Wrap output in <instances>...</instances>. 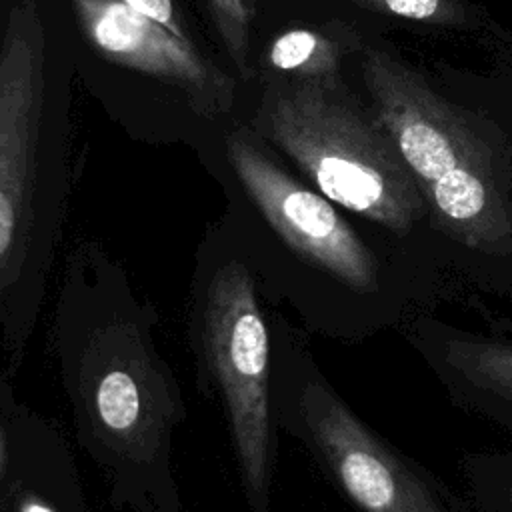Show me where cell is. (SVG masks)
<instances>
[{
	"label": "cell",
	"instance_id": "1",
	"mask_svg": "<svg viewBox=\"0 0 512 512\" xmlns=\"http://www.w3.org/2000/svg\"><path fill=\"white\" fill-rule=\"evenodd\" d=\"M230 166L306 274L312 314L328 332L364 340L428 312L446 272L386 234L366 236L318 190L302 184L246 134L226 142Z\"/></svg>",
	"mask_w": 512,
	"mask_h": 512
},
{
	"label": "cell",
	"instance_id": "2",
	"mask_svg": "<svg viewBox=\"0 0 512 512\" xmlns=\"http://www.w3.org/2000/svg\"><path fill=\"white\" fill-rule=\"evenodd\" d=\"M254 124L314 190L440 266L416 178L374 112L362 108L338 78L276 88Z\"/></svg>",
	"mask_w": 512,
	"mask_h": 512
},
{
	"label": "cell",
	"instance_id": "3",
	"mask_svg": "<svg viewBox=\"0 0 512 512\" xmlns=\"http://www.w3.org/2000/svg\"><path fill=\"white\" fill-rule=\"evenodd\" d=\"M292 420L322 470L360 512H472L432 470L364 422L302 358L290 386Z\"/></svg>",
	"mask_w": 512,
	"mask_h": 512
},
{
	"label": "cell",
	"instance_id": "4",
	"mask_svg": "<svg viewBox=\"0 0 512 512\" xmlns=\"http://www.w3.org/2000/svg\"><path fill=\"white\" fill-rule=\"evenodd\" d=\"M204 352L220 388L242 484L266 512L272 472L270 342L254 282L240 264L220 268L204 302Z\"/></svg>",
	"mask_w": 512,
	"mask_h": 512
},
{
	"label": "cell",
	"instance_id": "5",
	"mask_svg": "<svg viewBox=\"0 0 512 512\" xmlns=\"http://www.w3.org/2000/svg\"><path fill=\"white\" fill-rule=\"evenodd\" d=\"M44 72L42 18L34 0H22L8 16L0 46V290L32 222Z\"/></svg>",
	"mask_w": 512,
	"mask_h": 512
},
{
	"label": "cell",
	"instance_id": "6",
	"mask_svg": "<svg viewBox=\"0 0 512 512\" xmlns=\"http://www.w3.org/2000/svg\"><path fill=\"white\" fill-rule=\"evenodd\" d=\"M372 112L400 150L422 190L458 168L512 160L470 114L436 94L418 74L386 52L370 50L362 60Z\"/></svg>",
	"mask_w": 512,
	"mask_h": 512
},
{
	"label": "cell",
	"instance_id": "7",
	"mask_svg": "<svg viewBox=\"0 0 512 512\" xmlns=\"http://www.w3.org/2000/svg\"><path fill=\"white\" fill-rule=\"evenodd\" d=\"M70 2L86 40L106 60L176 86L206 118H216L232 104V78L204 58L192 40L176 36L122 0Z\"/></svg>",
	"mask_w": 512,
	"mask_h": 512
},
{
	"label": "cell",
	"instance_id": "8",
	"mask_svg": "<svg viewBox=\"0 0 512 512\" xmlns=\"http://www.w3.org/2000/svg\"><path fill=\"white\" fill-rule=\"evenodd\" d=\"M460 410L512 434V338L468 330L420 312L400 330Z\"/></svg>",
	"mask_w": 512,
	"mask_h": 512
},
{
	"label": "cell",
	"instance_id": "9",
	"mask_svg": "<svg viewBox=\"0 0 512 512\" xmlns=\"http://www.w3.org/2000/svg\"><path fill=\"white\" fill-rule=\"evenodd\" d=\"M340 56L342 48L336 40L310 28L286 30L268 48V64L296 80L336 78Z\"/></svg>",
	"mask_w": 512,
	"mask_h": 512
},
{
	"label": "cell",
	"instance_id": "10",
	"mask_svg": "<svg viewBox=\"0 0 512 512\" xmlns=\"http://www.w3.org/2000/svg\"><path fill=\"white\" fill-rule=\"evenodd\" d=\"M458 472L474 512H512V450H472Z\"/></svg>",
	"mask_w": 512,
	"mask_h": 512
},
{
	"label": "cell",
	"instance_id": "11",
	"mask_svg": "<svg viewBox=\"0 0 512 512\" xmlns=\"http://www.w3.org/2000/svg\"><path fill=\"white\" fill-rule=\"evenodd\" d=\"M92 406L98 422L112 436H132L146 408L144 384L130 368H108L94 384Z\"/></svg>",
	"mask_w": 512,
	"mask_h": 512
},
{
	"label": "cell",
	"instance_id": "12",
	"mask_svg": "<svg viewBox=\"0 0 512 512\" xmlns=\"http://www.w3.org/2000/svg\"><path fill=\"white\" fill-rule=\"evenodd\" d=\"M214 26L220 40L238 70V74L248 80L252 68L250 56V28L254 18V0H208Z\"/></svg>",
	"mask_w": 512,
	"mask_h": 512
},
{
	"label": "cell",
	"instance_id": "13",
	"mask_svg": "<svg viewBox=\"0 0 512 512\" xmlns=\"http://www.w3.org/2000/svg\"><path fill=\"white\" fill-rule=\"evenodd\" d=\"M374 12L392 14L414 22L428 24H458L464 20L462 8L454 0H350Z\"/></svg>",
	"mask_w": 512,
	"mask_h": 512
},
{
	"label": "cell",
	"instance_id": "14",
	"mask_svg": "<svg viewBox=\"0 0 512 512\" xmlns=\"http://www.w3.org/2000/svg\"><path fill=\"white\" fill-rule=\"evenodd\" d=\"M124 4H128L130 8H134L136 12L160 22L162 26H166L170 32H174L180 38L190 40L184 22L180 20L174 2L172 0H122Z\"/></svg>",
	"mask_w": 512,
	"mask_h": 512
},
{
	"label": "cell",
	"instance_id": "15",
	"mask_svg": "<svg viewBox=\"0 0 512 512\" xmlns=\"http://www.w3.org/2000/svg\"><path fill=\"white\" fill-rule=\"evenodd\" d=\"M20 512H52L46 504H42V502H36V500H30V502H26V504H22V508H20Z\"/></svg>",
	"mask_w": 512,
	"mask_h": 512
},
{
	"label": "cell",
	"instance_id": "16",
	"mask_svg": "<svg viewBox=\"0 0 512 512\" xmlns=\"http://www.w3.org/2000/svg\"><path fill=\"white\" fill-rule=\"evenodd\" d=\"M4 458H6V444H4V434L0 430V472H2V466H4Z\"/></svg>",
	"mask_w": 512,
	"mask_h": 512
},
{
	"label": "cell",
	"instance_id": "17",
	"mask_svg": "<svg viewBox=\"0 0 512 512\" xmlns=\"http://www.w3.org/2000/svg\"><path fill=\"white\" fill-rule=\"evenodd\" d=\"M472 512H474V510H472Z\"/></svg>",
	"mask_w": 512,
	"mask_h": 512
}]
</instances>
